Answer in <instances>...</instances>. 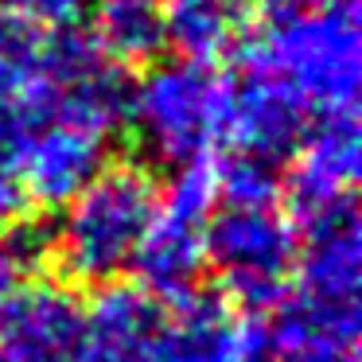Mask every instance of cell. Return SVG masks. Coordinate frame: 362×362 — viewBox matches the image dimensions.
<instances>
[{"label": "cell", "instance_id": "obj_7", "mask_svg": "<svg viewBox=\"0 0 362 362\" xmlns=\"http://www.w3.org/2000/svg\"><path fill=\"white\" fill-rule=\"evenodd\" d=\"M315 113L284 90L273 74L242 63V78L230 82V113H226V141L234 152L269 160L284 168L300 152Z\"/></svg>", "mask_w": 362, "mask_h": 362}, {"label": "cell", "instance_id": "obj_9", "mask_svg": "<svg viewBox=\"0 0 362 362\" xmlns=\"http://www.w3.org/2000/svg\"><path fill=\"white\" fill-rule=\"evenodd\" d=\"M105 136L74 121H43L20 152V180L35 206L63 211L82 187L105 172Z\"/></svg>", "mask_w": 362, "mask_h": 362}, {"label": "cell", "instance_id": "obj_11", "mask_svg": "<svg viewBox=\"0 0 362 362\" xmlns=\"http://www.w3.org/2000/svg\"><path fill=\"white\" fill-rule=\"evenodd\" d=\"M82 308L66 284H20L0 315V346L16 362H74Z\"/></svg>", "mask_w": 362, "mask_h": 362}, {"label": "cell", "instance_id": "obj_10", "mask_svg": "<svg viewBox=\"0 0 362 362\" xmlns=\"http://www.w3.org/2000/svg\"><path fill=\"white\" fill-rule=\"evenodd\" d=\"M164 327V304L136 284H105L82 308V335L74 362H152Z\"/></svg>", "mask_w": 362, "mask_h": 362}, {"label": "cell", "instance_id": "obj_14", "mask_svg": "<svg viewBox=\"0 0 362 362\" xmlns=\"http://www.w3.org/2000/svg\"><path fill=\"white\" fill-rule=\"evenodd\" d=\"M47 28L0 8V98H20L40 86Z\"/></svg>", "mask_w": 362, "mask_h": 362}, {"label": "cell", "instance_id": "obj_4", "mask_svg": "<svg viewBox=\"0 0 362 362\" xmlns=\"http://www.w3.org/2000/svg\"><path fill=\"white\" fill-rule=\"evenodd\" d=\"M206 269L245 315L273 312L296 276L300 234L281 206H214L203 230Z\"/></svg>", "mask_w": 362, "mask_h": 362}, {"label": "cell", "instance_id": "obj_2", "mask_svg": "<svg viewBox=\"0 0 362 362\" xmlns=\"http://www.w3.org/2000/svg\"><path fill=\"white\" fill-rule=\"evenodd\" d=\"M358 8L354 0L273 20L265 35L242 47V63L273 74L308 110H354L358 98Z\"/></svg>", "mask_w": 362, "mask_h": 362}, {"label": "cell", "instance_id": "obj_5", "mask_svg": "<svg viewBox=\"0 0 362 362\" xmlns=\"http://www.w3.org/2000/svg\"><path fill=\"white\" fill-rule=\"evenodd\" d=\"M218 203L214 164L175 168L172 187L160 191V211L133 257L136 288L148 292L156 304H180L191 292L203 288L206 273V242L203 230Z\"/></svg>", "mask_w": 362, "mask_h": 362}, {"label": "cell", "instance_id": "obj_6", "mask_svg": "<svg viewBox=\"0 0 362 362\" xmlns=\"http://www.w3.org/2000/svg\"><path fill=\"white\" fill-rule=\"evenodd\" d=\"M164 315L152 362H265V331L222 292H191Z\"/></svg>", "mask_w": 362, "mask_h": 362}, {"label": "cell", "instance_id": "obj_17", "mask_svg": "<svg viewBox=\"0 0 362 362\" xmlns=\"http://www.w3.org/2000/svg\"><path fill=\"white\" fill-rule=\"evenodd\" d=\"M28 206H32V199L24 191V180H20L16 164L0 160V234H8L20 218H28Z\"/></svg>", "mask_w": 362, "mask_h": 362}, {"label": "cell", "instance_id": "obj_8", "mask_svg": "<svg viewBox=\"0 0 362 362\" xmlns=\"http://www.w3.org/2000/svg\"><path fill=\"white\" fill-rule=\"evenodd\" d=\"M358 117L354 110L320 113L308 129L304 144L292 160V172L284 175L288 191V218H304L331 203L354 199V180H358Z\"/></svg>", "mask_w": 362, "mask_h": 362}, {"label": "cell", "instance_id": "obj_12", "mask_svg": "<svg viewBox=\"0 0 362 362\" xmlns=\"http://www.w3.org/2000/svg\"><path fill=\"white\" fill-rule=\"evenodd\" d=\"M250 0H164V43L175 59L214 66L250 43Z\"/></svg>", "mask_w": 362, "mask_h": 362}, {"label": "cell", "instance_id": "obj_16", "mask_svg": "<svg viewBox=\"0 0 362 362\" xmlns=\"http://www.w3.org/2000/svg\"><path fill=\"white\" fill-rule=\"evenodd\" d=\"M0 8L32 20L35 28H74L94 8V0H0Z\"/></svg>", "mask_w": 362, "mask_h": 362}, {"label": "cell", "instance_id": "obj_1", "mask_svg": "<svg viewBox=\"0 0 362 362\" xmlns=\"http://www.w3.org/2000/svg\"><path fill=\"white\" fill-rule=\"evenodd\" d=\"M160 211V183L144 168H105L51 226V261L74 288H105L133 269Z\"/></svg>", "mask_w": 362, "mask_h": 362}, {"label": "cell", "instance_id": "obj_19", "mask_svg": "<svg viewBox=\"0 0 362 362\" xmlns=\"http://www.w3.org/2000/svg\"><path fill=\"white\" fill-rule=\"evenodd\" d=\"M257 8H265L273 20L281 16H300V12H315V8H331V4H343V0H250Z\"/></svg>", "mask_w": 362, "mask_h": 362}, {"label": "cell", "instance_id": "obj_18", "mask_svg": "<svg viewBox=\"0 0 362 362\" xmlns=\"http://www.w3.org/2000/svg\"><path fill=\"white\" fill-rule=\"evenodd\" d=\"M20 284H24V269L16 265V257L8 253V245L0 242V315H4V308H8L12 296L20 292Z\"/></svg>", "mask_w": 362, "mask_h": 362}, {"label": "cell", "instance_id": "obj_20", "mask_svg": "<svg viewBox=\"0 0 362 362\" xmlns=\"http://www.w3.org/2000/svg\"><path fill=\"white\" fill-rule=\"evenodd\" d=\"M0 362H16V358H12V354L4 351V346H0Z\"/></svg>", "mask_w": 362, "mask_h": 362}, {"label": "cell", "instance_id": "obj_3", "mask_svg": "<svg viewBox=\"0 0 362 362\" xmlns=\"http://www.w3.org/2000/svg\"><path fill=\"white\" fill-rule=\"evenodd\" d=\"M226 113L230 78H222L218 66L168 59L144 66L133 82L129 125L141 148L172 172L211 160L218 141H226Z\"/></svg>", "mask_w": 362, "mask_h": 362}, {"label": "cell", "instance_id": "obj_15", "mask_svg": "<svg viewBox=\"0 0 362 362\" xmlns=\"http://www.w3.org/2000/svg\"><path fill=\"white\" fill-rule=\"evenodd\" d=\"M214 187L230 206H276V195L284 191V172L269 160L230 152L222 164H214Z\"/></svg>", "mask_w": 362, "mask_h": 362}, {"label": "cell", "instance_id": "obj_13", "mask_svg": "<svg viewBox=\"0 0 362 362\" xmlns=\"http://www.w3.org/2000/svg\"><path fill=\"white\" fill-rule=\"evenodd\" d=\"M98 51L117 66H152L168 51L164 43V0H94Z\"/></svg>", "mask_w": 362, "mask_h": 362}]
</instances>
